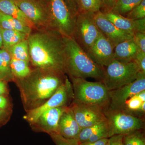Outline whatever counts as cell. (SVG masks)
<instances>
[{
	"label": "cell",
	"mask_w": 145,
	"mask_h": 145,
	"mask_svg": "<svg viewBox=\"0 0 145 145\" xmlns=\"http://www.w3.org/2000/svg\"><path fill=\"white\" fill-rule=\"evenodd\" d=\"M144 129L136 130L123 135L124 145H145Z\"/></svg>",
	"instance_id": "obj_28"
},
{
	"label": "cell",
	"mask_w": 145,
	"mask_h": 145,
	"mask_svg": "<svg viewBox=\"0 0 145 145\" xmlns=\"http://www.w3.org/2000/svg\"><path fill=\"white\" fill-rule=\"evenodd\" d=\"M9 103L8 99L4 95H0V109L7 110Z\"/></svg>",
	"instance_id": "obj_35"
},
{
	"label": "cell",
	"mask_w": 145,
	"mask_h": 145,
	"mask_svg": "<svg viewBox=\"0 0 145 145\" xmlns=\"http://www.w3.org/2000/svg\"><path fill=\"white\" fill-rule=\"evenodd\" d=\"M93 16V13H78L72 37L87 54L101 33Z\"/></svg>",
	"instance_id": "obj_10"
},
{
	"label": "cell",
	"mask_w": 145,
	"mask_h": 145,
	"mask_svg": "<svg viewBox=\"0 0 145 145\" xmlns=\"http://www.w3.org/2000/svg\"><path fill=\"white\" fill-rule=\"evenodd\" d=\"M108 138L101 139L94 142H87L78 144V145H106Z\"/></svg>",
	"instance_id": "obj_34"
},
{
	"label": "cell",
	"mask_w": 145,
	"mask_h": 145,
	"mask_svg": "<svg viewBox=\"0 0 145 145\" xmlns=\"http://www.w3.org/2000/svg\"><path fill=\"white\" fill-rule=\"evenodd\" d=\"M134 61L140 69V71L145 73V52L139 50Z\"/></svg>",
	"instance_id": "obj_32"
},
{
	"label": "cell",
	"mask_w": 145,
	"mask_h": 145,
	"mask_svg": "<svg viewBox=\"0 0 145 145\" xmlns=\"http://www.w3.org/2000/svg\"><path fill=\"white\" fill-rule=\"evenodd\" d=\"M133 39L140 51L145 52V34L136 32Z\"/></svg>",
	"instance_id": "obj_31"
},
{
	"label": "cell",
	"mask_w": 145,
	"mask_h": 145,
	"mask_svg": "<svg viewBox=\"0 0 145 145\" xmlns=\"http://www.w3.org/2000/svg\"><path fill=\"white\" fill-rule=\"evenodd\" d=\"M66 75L33 68L25 78L15 79L26 111L42 105L64 82Z\"/></svg>",
	"instance_id": "obj_2"
},
{
	"label": "cell",
	"mask_w": 145,
	"mask_h": 145,
	"mask_svg": "<svg viewBox=\"0 0 145 145\" xmlns=\"http://www.w3.org/2000/svg\"><path fill=\"white\" fill-rule=\"evenodd\" d=\"M110 127L108 120L98 123L91 126L82 129L75 140L78 144L84 142L91 139L102 131Z\"/></svg>",
	"instance_id": "obj_22"
},
{
	"label": "cell",
	"mask_w": 145,
	"mask_h": 145,
	"mask_svg": "<svg viewBox=\"0 0 145 145\" xmlns=\"http://www.w3.org/2000/svg\"><path fill=\"white\" fill-rule=\"evenodd\" d=\"M126 18L133 20H140L145 18V0L133 8L125 15Z\"/></svg>",
	"instance_id": "obj_29"
},
{
	"label": "cell",
	"mask_w": 145,
	"mask_h": 145,
	"mask_svg": "<svg viewBox=\"0 0 145 145\" xmlns=\"http://www.w3.org/2000/svg\"><path fill=\"white\" fill-rule=\"evenodd\" d=\"M3 40V48L8 50L11 47L27 39L28 34L12 29H5L0 27Z\"/></svg>",
	"instance_id": "obj_20"
},
{
	"label": "cell",
	"mask_w": 145,
	"mask_h": 145,
	"mask_svg": "<svg viewBox=\"0 0 145 145\" xmlns=\"http://www.w3.org/2000/svg\"><path fill=\"white\" fill-rule=\"evenodd\" d=\"M114 46L101 33L88 54L96 64L105 68L114 60Z\"/></svg>",
	"instance_id": "obj_14"
},
{
	"label": "cell",
	"mask_w": 145,
	"mask_h": 145,
	"mask_svg": "<svg viewBox=\"0 0 145 145\" xmlns=\"http://www.w3.org/2000/svg\"><path fill=\"white\" fill-rule=\"evenodd\" d=\"M72 84L67 75L64 82L55 93L42 105L26 111L24 119L30 124L34 123L45 112L54 108L69 106L73 99Z\"/></svg>",
	"instance_id": "obj_8"
},
{
	"label": "cell",
	"mask_w": 145,
	"mask_h": 145,
	"mask_svg": "<svg viewBox=\"0 0 145 145\" xmlns=\"http://www.w3.org/2000/svg\"><path fill=\"white\" fill-rule=\"evenodd\" d=\"M66 1L72 12L75 13V15H78V8L76 0H66Z\"/></svg>",
	"instance_id": "obj_36"
},
{
	"label": "cell",
	"mask_w": 145,
	"mask_h": 145,
	"mask_svg": "<svg viewBox=\"0 0 145 145\" xmlns=\"http://www.w3.org/2000/svg\"><path fill=\"white\" fill-rule=\"evenodd\" d=\"M139 50L133 39L121 42L114 46V60L123 62L133 61Z\"/></svg>",
	"instance_id": "obj_18"
},
{
	"label": "cell",
	"mask_w": 145,
	"mask_h": 145,
	"mask_svg": "<svg viewBox=\"0 0 145 145\" xmlns=\"http://www.w3.org/2000/svg\"><path fill=\"white\" fill-rule=\"evenodd\" d=\"M123 109L143 119L145 112V102H142L136 94L125 103Z\"/></svg>",
	"instance_id": "obj_24"
},
{
	"label": "cell",
	"mask_w": 145,
	"mask_h": 145,
	"mask_svg": "<svg viewBox=\"0 0 145 145\" xmlns=\"http://www.w3.org/2000/svg\"><path fill=\"white\" fill-rule=\"evenodd\" d=\"M11 57L8 51L3 48L0 49V80L6 82L14 81L11 68Z\"/></svg>",
	"instance_id": "obj_21"
},
{
	"label": "cell",
	"mask_w": 145,
	"mask_h": 145,
	"mask_svg": "<svg viewBox=\"0 0 145 145\" xmlns=\"http://www.w3.org/2000/svg\"><path fill=\"white\" fill-rule=\"evenodd\" d=\"M13 1L33 24L36 30H53L46 2L42 0Z\"/></svg>",
	"instance_id": "obj_9"
},
{
	"label": "cell",
	"mask_w": 145,
	"mask_h": 145,
	"mask_svg": "<svg viewBox=\"0 0 145 145\" xmlns=\"http://www.w3.org/2000/svg\"><path fill=\"white\" fill-rule=\"evenodd\" d=\"M140 71L134 61L123 62L114 60L104 68L101 82L108 91L114 90L135 81Z\"/></svg>",
	"instance_id": "obj_5"
},
{
	"label": "cell",
	"mask_w": 145,
	"mask_h": 145,
	"mask_svg": "<svg viewBox=\"0 0 145 145\" xmlns=\"http://www.w3.org/2000/svg\"><path fill=\"white\" fill-rule=\"evenodd\" d=\"M46 3L53 30L63 36L73 37L77 15L72 12L66 0H48Z\"/></svg>",
	"instance_id": "obj_6"
},
{
	"label": "cell",
	"mask_w": 145,
	"mask_h": 145,
	"mask_svg": "<svg viewBox=\"0 0 145 145\" xmlns=\"http://www.w3.org/2000/svg\"><path fill=\"white\" fill-rule=\"evenodd\" d=\"M78 13H94L103 7V0H76Z\"/></svg>",
	"instance_id": "obj_26"
},
{
	"label": "cell",
	"mask_w": 145,
	"mask_h": 145,
	"mask_svg": "<svg viewBox=\"0 0 145 145\" xmlns=\"http://www.w3.org/2000/svg\"><path fill=\"white\" fill-rule=\"evenodd\" d=\"M82 129L69 106L60 118L58 127L59 134L67 139H76Z\"/></svg>",
	"instance_id": "obj_17"
},
{
	"label": "cell",
	"mask_w": 145,
	"mask_h": 145,
	"mask_svg": "<svg viewBox=\"0 0 145 145\" xmlns=\"http://www.w3.org/2000/svg\"><path fill=\"white\" fill-rule=\"evenodd\" d=\"M7 116V110L0 109V121H3Z\"/></svg>",
	"instance_id": "obj_39"
},
{
	"label": "cell",
	"mask_w": 145,
	"mask_h": 145,
	"mask_svg": "<svg viewBox=\"0 0 145 145\" xmlns=\"http://www.w3.org/2000/svg\"><path fill=\"white\" fill-rule=\"evenodd\" d=\"M94 19L97 27L103 35L114 45V46L126 40L132 39L133 35L117 28L104 15L99 11L94 14Z\"/></svg>",
	"instance_id": "obj_15"
},
{
	"label": "cell",
	"mask_w": 145,
	"mask_h": 145,
	"mask_svg": "<svg viewBox=\"0 0 145 145\" xmlns=\"http://www.w3.org/2000/svg\"><path fill=\"white\" fill-rule=\"evenodd\" d=\"M3 47L2 37L1 33V30H0V49L3 48Z\"/></svg>",
	"instance_id": "obj_40"
},
{
	"label": "cell",
	"mask_w": 145,
	"mask_h": 145,
	"mask_svg": "<svg viewBox=\"0 0 145 145\" xmlns=\"http://www.w3.org/2000/svg\"><path fill=\"white\" fill-rule=\"evenodd\" d=\"M7 82L0 80V95H4L8 93Z\"/></svg>",
	"instance_id": "obj_38"
},
{
	"label": "cell",
	"mask_w": 145,
	"mask_h": 145,
	"mask_svg": "<svg viewBox=\"0 0 145 145\" xmlns=\"http://www.w3.org/2000/svg\"><path fill=\"white\" fill-rule=\"evenodd\" d=\"M69 78L74 95L72 103L95 106L104 110L108 107L109 91L102 82H89L83 78Z\"/></svg>",
	"instance_id": "obj_4"
},
{
	"label": "cell",
	"mask_w": 145,
	"mask_h": 145,
	"mask_svg": "<svg viewBox=\"0 0 145 145\" xmlns=\"http://www.w3.org/2000/svg\"><path fill=\"white\" fill-rule=\"evenodd\" d=\"M123 135H114L108 139L106 145H124L123 142Z\"/></svg>",
	"instance_id": "obj_33"
},
{
	"label": "cell",
	"mask_w": 145,
	"mask_h": 145,
	"mask_svg": "<svg viewBox=\"0 0 145 145\" xmlns=\"http://www.w3.org/2000/svg\"><path fill=\"white\" fill-rule=\"evenodd\" d=\"M42 1H44V2H47L48 1V0H42Z\"/></svg>",
	"instance_id": "obj_41"
},
{
	"label": "cell",
	"mask_w": 145,
	"mask_h": 145,
	"mask_svg": "<svg viewBox=\"0 0 145 145\" xmlns=\"http://www.w3.org/2000/svg\"><path fill=\"white\" fill-rule=\"evenodd\" d=\"M11 58L23 60L29 63L28 43L27 39L24 40L8 50Z\"/></svg>",
	"instance_id": "obj_25"
},
{
	"label": "cell",
	"mask_w": 145,
	"mask_h": 145,
	"mask_svg": "<svg viewBox=\"0 0 145 145\" xmlns=\"http://www.w3.org/2000/svg\"><path fill=\"white\" fill-rule=\"evenodd\" d=\"M29 64L33 68L66 74L63 37L54 30L32 31L27 38Z\"/></svg>",
	"instance_id": "obj_1"
},
{
	"label": "cell",
	"mask_w": 145,
	"mask_h": 145,
	"mask_svg": "<svg viewBox=\"0 0 145 145\" xmlns=\"http://www.w3.org/2000/svg\"><path fill=\"white\" fill-rule=\"evenodd\" d=\"M142 1V0H117L113 7L108 11L124 16L140 3Z\"/></svg>",
	"instance_id": "obj_27"
},
{
	"label": "cell",
	"mask_w": 145,
	"mask_h": 145,
	"mask_svg": "<svg viewBox=\"0 0 145 145\" xmlns=\"http://www.w3.org/2000/svg\"><path fill=\"white\" fill-rule=\"evenodd\" d=\"M63 37L66 74L69 78H93L100 81L104 68L96 64L72 37Z\"/></svg>",
	"instance_id": "obj_3"
},
{
	"label": "cell",
	"mask_w": 145,
	"mask_h": 145,
	"mask_svg": "<svg viewBox=\"0 0 145 145\" xmlns=\"http://www.w3.org/2000/svg\"><path fill=\"white\" fill-rule=\"evenodd\" d=\"M56 145H78L75 139H67L58 133L50 135Z\"/></svg>",
	"instance_id": "obj_30"
},
{
	"label": "cell",
	"mask_w": 145,
	"mask_h": 145,
	"mask_svg": "<svg viewBox=\"0 0 145 145\" xmlns=\"http://www.w3.org/2000/svg\"><path fill=\"white\" fill-rule=\"evenodd\" d=\"M0 11L20 21L33 31L36 30L33 24L27 18L13 0H0Z\"/></svg>",
	"instance_id": "obj_19"
},
{
	"label": "cell",
	"mask_w": 145,
	"mask_h": 145,
	"mask_svg": "<svg viewBox=\"0 0 145 145\" xmlns=\"http://www.w3.org/2000/svg\"><path fill=\"white\" fill-rule=\"evenodd\" d=\"M69 106L82 129L91 126L107 120L104 114V110L99 107L72 103Z\"/></svg>",
	"instance_id": "obj_12"
},
{
	"label": "cell",
	"mask_w": 145,
	"mask_h": 145,
	"mask_svg": "<svg viewBox=\"0 0 145 145\" xmlns=\"http://www.w3.org/2000/svg\"><path fill=\"white\" fill-rule=\"evenodd\" d=\"M117 0H103V7H105L106 11H108L113 7Z\"/></svg>",
	"instance_id": "obj_37"
},
{
	"label": "cell",
	"mask_w": 145,
	"mask_h": 145,
	"mask_svg": "<svg viewBox=\"0 0 145 145\" xmlns=\"http://www.w3.org/2000/svg\"><path fill=\"white\" fill-rule=\"evenodd\" d=\"M145 90V73H138L135 81L120 88L109 91V103L108 108L110 109H123L127 100L140 91Z\"/></svg>",
	"instance_id": "obj_11"
},
{
	"label": "cell",
	"mask_w": 145,
	"mask_h": 145,
	"mask_svg": "<svg viewBox=\"0 0 145 145\" xmlns=\"http://www.w3.org/2000/svg\"><path fill=\"white\" fill-rule=\"evenodd\" d=\"M69 106L54 108L44 112L37 120L30 124L32 129L36 132L46 133L48 135L59 133V123L64 112Z\"/></svg>",
	"instance_id": "obj_13"
},
{
	"label": "cell",
	"mask_w": 145,
	"mask_h": 145,
	"mask_svg": "<svg viewBox=\"0 0 145 145\" xmlns=\"http://www.w3.org/2000/svg\"><path fill=\"white\" fill-rule=\"evenodd\" d=\"M103 13L108 20L122 31L133 35L136 32L145 34V18L133 20L110 11Z\"/></svg>",
	"instance_id": "obj_16"
},
{
	"label": "cell",
	"mask_w": 145,
	"mask_h": 145,
	"mask_svg": "<svg viewBox=\"0 0 145 145\" xmlns=\"http://www.w3.org/2000/svg\"><path fill=\"white\" fill-rule=\"evenodd\" d=\"M104 112L109 123L110 137L119 134L125 135L133 131L144 129V119L123 109L113 110L107 108Z\"/></svg>",
	"instance_id": "obj_7"
},
{
	"label": "cell",
	"mask_w": 145,
	"mask_h": 145,
	"mask_svg": "<svg viewBox=\"0 0 145 145\" xmlns=\"http://www.w3.org/2000/svg\"><path fill=\"white\" fill-rule=\"evenodd\" d=\"M10 68L14 80L25 78L30 73L32 69L30 67L29 63L13 58H11L10 61Z\"/></svg>",
	"instance_id": "obj_23"
}]
</instances>
